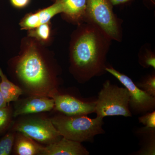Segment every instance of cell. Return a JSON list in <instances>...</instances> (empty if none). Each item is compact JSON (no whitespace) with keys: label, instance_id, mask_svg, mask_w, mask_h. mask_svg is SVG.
<instances>
[{"label":"cell","instance_id":"obj_1","mask_svg":"<svg viewBox=\"0 0 155 155\" xmlns=\"http://www.w3.org/2000/svg\"><path fill=\"white\" fill-rule=\"evenodd\" d=\"M32 38L22 39L21 51L9 63L14 83L24 95L51 97L59 91L62 70L52 53Z\"/></svg>","mask_w":155,"mask_h":155},{"label":"cell","instance_id":"obj_2","mask_svg":"<svg viewBox=\"0 0 155 155\" xmlns=\"http://www.w3.org/2000/svg\"><path fill=\"white\" fill-rule=\"evenodd\" d=\"M111 39L95 25L84 22L72 32L69 48V71L81 84L106 74Z\"/></svg>","mask_w":155,"mask_h":155},{"label":"cell","instance_id":"obj_3","mask_svg":"<svg viewBox=\"0 0 155 155\" xmlns=\"http://www.w3.org/2000/svg\"><path fill=\"white\" fill-rule=\"evenodd\" d=\"M51 118L60 134L73 141L92 143L96 136L105 133L104 118L99 116L91 119L87 115L67 116L59 112Z\"/></svg>","mask_w":155,"mask_h":155},{"label":"cell","instance_id":"obj_4","mask_svg":"<svg viewBox=\"0 0 155 155\" xmlns=\"http://www.w3.org/2000/svg\"><path fill=\"white\" fill-rule=\"evenodd\" d=\"M44 113L18 116L14 118L10 129L25 134L44 146L60 140L63 137L53 125L51 117Z\"/></svg>","mask_w":155,"mask_h":155},{"label":"cell","instance_id":"obj_5","mask_svg":"<svg viewBox=\"0 0 155 155\" xmlns=\"http://www.w3.org/2000/svg\"><path fill=\"white\" fill-rule=\"evenodd\" d=\"M84 22L97 26L112 41H122L123 20L114 13L110 0H87Z\"/></svg>","mask_w":155,"mask_h":155},{"label":"cell","instance_id":"obj_6","mask_svg":"<svg viewBox=\"0 0 155 155\" xmlns=\"http://www.w3.org/2000/svg\"><path fill=\"white\" fill-rule=\"evenodd\" d=\"M129 95L127 89L106 80L95 101L94 113L97 116L132 117L129 107Z\"/></svg>","mask_w":155,"mask_h":155},{"label":"cell","instance_id":"obj_7","mask_svg":"<svg viewBox=\"0 0 155 155\" xmlns=\"http://www.w3.org/2000/svg\"><path fill=\"white\" fill-rule=\"evenodd\" d=\"M106 71L113 75L127 89L129 95V107L131 114H144L154 110L155 97L139 88L127 75L108 65Z\"/></svg>","mask_w":155,"mask_h":155},{"label":"cell","instance_id":"obj_8","mask_svg":"<svg viewBox=\"0 0 155 155\" xmlns=\"http://www.w3.org/2000/svg\"><path fill=\"white\" fill-rule=\"evenodd\" d=\"M51 98L54 102V110L67 116L87 115L94 113L95 101L85 102L60 91L54 94Z\"/></svg>","mask_w":155,"mask_h":155},{"label":"cell","instance_id":"obj_9","mask_svg":"<svg viewBox=\"0 0 155 155\" xmlns=\"http://www.w3.org/2000/svg\"><path fill=\"white\" fill-rule=\"evenodd\" d=\"M54 102L52 98L39 96H28L19 98L13 106L14 118L22 115L45 113L53 110Z\"/></svg>","mask_w":155,"mask_h":155},{"label":"cell","instance_id":"obj_10","mask_svg":"<svg viewBox=\"0 0 155 155\" xmlns=\"http://www.w3.org/2000/svg\"><path fill=\"white\" fill-rule=\"evenodd\" d=\"M63 12V7L60 3L55 2L52 5L25 15L20 22L19 25L22 30H28L40 25L50 22V20L59 14Z\"/></svg>","mask_w":155,"mask_h":155},{"label":"cell","instance_id":"obj_11","mask_svg":"<svg viewBox=\"0 0 155 155\" xmlns=\"http://www.w3.org/2000/svg\"><path fill=\"white\" fill-rule=\"evenodd\" d=\"M89 153L81 143L62 137L55 142L44 146L41 155H88Z\"/></svg>","mask_w":155,"mask_h":155},{"label":"cell","instance_id":"obj_12","mask_svg":"<svg viewBox=\"0 0 155 155\" xmlns=\"http://www.w3.org/2000/svg\"><path fill=\"white\" fill-rule=\"evenodd\" d=\"M62 5L63 17L68 22L78 25L84 22L87 0H54Z\"/></svg>","mask_w":155,"mask_h":155},{"label":"cell","instance_id":"obj_13","mask_svg":"<svg viewBox=\"0 0 155 155\" xmlns=\"http://www.w3.org/2000/svg\"><path fill=\"white\" fill-rule=\"evenodd\" d=\"M44 147L25 134L16 131L12 152L16 155H41Z\"/></svg>","mask_w":155,"mask_h":155},{"label":"cell","instance_id":"obj_14","mask_svg":"<svg viewBox=\"0 0 155 155\" xmlns=\"http://www.w3.org/2000/svg\"><path fill=\"white\" fill-rule=\"evenodd\" d=\"M140 140V148L134 153L136 155H155V128L144 126L136 130Z\"/></svg>","mask_w":155,"mask_h":155},{"label":"cell","instance_id":"obj_15","mask_svg":"<svg viewBox=\"0 0 155 155\" xmlns=\"http://www.w3.org/2000/svg\"><path fill=\"white\" fill-rule=\"evenodd\" d=\"M0 91L7 104L16 101L19 99L20 96L24 95L22 89L9 80L1 68H0Z\"/></svg>","mask_w":155,"mask_h":155},{"label":"cell","instance_id":"obj_16","mask_svg":"<svg viewBox=\"0 0 155 155\" xmlns=\"http://www.w3.org/2000/svg\"><path fill=\"white\" fill-rule=\"evenodd\" d=\"M27 36L35 39L44 46L49 43L52 39L51 26L50 22L28 30Z\"/></svg>","mask_w":155,"mask_h":155},{"label":"cell","instance_id":"obj_17","mask_svg":"<svg viewBox=\"0 0 155 155\" xmlns=\"http://www.w3.org/2000/svg\"><path fill=\"white\" fill-rule=\"evenodd\" d=\"M139 64L145 69L152 67L155 69V53L151 46L146 43L142 46L138 54Z\"/></svg>","mask_w":155,"mask_h":155},{"label":"cell","instance_id":"obj_18","mask_svg":"<svg viewBox=\"0 0 155 155\" xmlns=\"http://www.w3.org/2000/svg\"><path fill=\"white\" fill-rule=\"evenodd\" d=\"M14 119L13 106L9 104L0 109V134L10 129Z\"/></svg>","mask_w":155,"mask_h":155},{"label":"cell","instance_id":"obj_19","mask_svg":"<svg viewBox=\"0 0 155 155\" xmlns=\"http://www.w3.org/2000/svg\"><path fill=\"white\" fill-rule=\"evenodd\" d=\"M16 131L9 129L0 139V155H9L13 151Z\"/></svg>","mask_w":155,"mask_h":155},{"label":"cell","instance_id":"obj_20","mask_svg":"<svg viewBox=\"0 0 155 155\" xmlns=\"http://www.w3.org/2000/svg\"><path fill=\"white\" fill-rule=\"evenodd\" d=\"M139 88L155 97V72L145 75L137 83Z\"/></svg>","mask_w":155,"mask_h":155},{"label":"cell","instance_id":"obj_21","mask_svg":"<svg viewBox=\"0 0 155 155\" xmlns=\"http://www.w3.org/2000/svg\"><path fill=\"white\" fill-rule=\"evenodd\" d=\"M139 122L145 127L155 128V111H150L138 118Z\"/></svg>","mask_w":155,"mask_h":155},{"label":"cell","instance_id":"obj_22","mask_svg":"<svg viewBox=\"0 0 155 155\" xmlns=\"http://www.w3.org/2000/svg\"><path fill=\"white\" fill-rule=\"evenodd\" d=\"M12 5L16 8H24L29 5L31 0H10Z\"/></svg>","mask_w":155,"mask_h":155},{"label":"cell","instance_id":"obj_23","mask_svg":"<svg viewBox=\"0 0 155 155\" xmlns=\"http://www.w3.org/2000/svg\"><path fill=\"white\" fill-rule=\"evenodd\" d=\"M129 1L130 0H110V2L113 6L124 4Z\"/></svg>","mask_w":155,"mask_h":155},{"label":"cell","instance_id":"obj_24","mask_svg":"<svg viewBox=\"0 0 155 155\" xmlns=\"http://www.w3.org/2000/svg\"><path fill=\"white\" fill-rule=\"evenodd\" d=\"M7 105H8V104L4 100L2 93L0 91V109L5 107Z\"/></svg>","mask_w":155,"mask_h":155},{"label":"cell","instance_id":"obj_25","mask_svg":"<svg viewBox=\"0 0 155 155\" xmlns=\"http://www.w3.org/2000/svg\"><path fill=\"white\" fill-rule=\"evenodd\" d=\"M152 1H153V2H155V0H152Z\"/></svg>","mask_w":155,"mask_h":155}]
</instances>
